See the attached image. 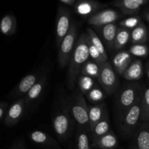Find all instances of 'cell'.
<instances>
[{"label":"cell","instance_id":"obj_1","mask_svg":"<svg viewBox=\"0 0 149 149\" xmlns=\"http://www.w3.org/2000/svg\"><path fill=\"white\" fill-rule=\"evenodd\" d=\"M89 60V37L87 33H83L78 38L75 49L68 63L67 85L70 90H73L75 88L81 69Z\"/></svg>","mask_w":149,"mask_h":149},{"label":"cell","instance_id":"obj_2","mask_svg":"<svg viewBox=\"0 0 149 149\" xmlns=\"http://www.w3.org/2000/svg\"><path fill=\"white\" fill-rule=\"evenodd\" d=\"M75 121L71 114L68 97L61 98L52 116V126L55 134L61 141L71 138L75 127Z\"/></svg>","mask_w":149,"mask_h":149},{"label":"cell","instance_id":"obj_3","mask_svg":"<svg viewBox=\"0 0 149 149\" xmlns=\"http://www.w3.org/2000/svg\"><path fill=\"white\" fill-rule=\"evenodd\" d=\"M144 89L145 87L140 83L131 81L118 90L115 97V108L118 120L141 98Z\"/></svg>","mask_w":149,"mask_h":149},{"label":"cell","instance_id":"obj_4","mask_svg":"<svg viewBox=\"0 0 149 149\" xmlns=\"http://www.w3.org/2000/svg\"><path fill=\"white\" fill-rule=\"evenodd\" d=\"M71 114L77 127L87 130L90 132L89 123V105H87L84 95L76 90L68 97Z\"/></svg>","mask_w":149,"mask_h":149},{"label":"cell","instance_id":"obj_5","mask_svg":"<svg viewBox=\"0 0 149 149\" xmlns=\"http://www.w3.org/2000/svg\"><path fill=\"white\" fill-rule=\"evenodd\" d=\"M142 97V96H141ZM141 97L130 108L123 116L118 120L119 130L121 135L126 138H130L141 122L142 106Z\"/></svg>","mask_w":149,"mask_h":149},{"label":"cell","instance_id":"obj_6","mask_svg":"<svg viewBox=\"0 0 149 149\" xmlns=\"http://www.w3.org/2000/svg\"><path fill=\"white\" fill-rule=\"evenodd\" d=\"M78 31L76 23L72 22L70 30L64 37L59 46L58 51V63L61 68H65L69 63L71 57L75 49L78 39Z\"/></svg>","mask_w":149,"mask_h":149},{"label":"cell","instance_id":"obj_7","mask_svg":"<svg viewBox=\"0 0 149 149\" xmlns=\"http://www.w3.org/2000/svg\"><path fill=\"white\" fill-rule=\"evenodd\" d=\"M97 81L107 95H111L119 88L117 73L113 68L111 63L108 61L102 64L101 71Z\"/></svg>","mask_w":149,"mask_h":149},{"label":"cell","instance_id":"obj_8","mask_svg":"<svg viewBox=\"0 0 149 149\" xmlns=\"http://www.w3.org/2000/svg\"><path fill=\"white\" fill-rule=\"evenodd\" d=\"M71 15L69 10L62 4H59L57 10L56 18V44L59 47L61 42L68 33L71 28Z\"/></svg>","mask_w":149,"mask_h":149},{"label":"cell","instance_id":"obj_9","mask_svg":"<svg viewBox=\"0 0 149 149\" xmlns=\"http://www.w3.org/2000/svg\"><path fill=\"white\" fill-rule=\"evenodd\" d=\"M122 17L120 12L111 9L102 10L87 19V23L94 28L101 27L110 23H115Z\"/></svg>","mask_w":149,"mask_h":149},{"label":"cell","instance_id":"obj_10","mask_svg":"<svg viewBox=\"0 0 149 149\" xmlns=\"http://www.w3.org/2000/svg\"><path fill=\"white\" fill-rule=\"evenodd\" d=\"M130 139L131 149H149V122H141Z\"/></svg>","mask_w":149,"mask_h":149},{"label":"cell","instance_id":"obj_11","mask_svg":"<svg viewBox=\"0 0 149 149\" xmlns=\"http://www.w3.org/2000/svg\"><path fill=\"white\" fill-rule=\"evenodd\" d=\"M44 74H45L44 71L42 70H39L26 75L15 86L11 93L13 97H25Z\"/></svg>","mask_w":149,"mask_h":149},{"label":"cell","instance_id":"obj_12","mask_svg":"<svg viewBox=\"0 0 149 149\" xmlns=\"http://www.w3.org/2000/svg\"><path fill=\"white\" fill-rule=\"evenodd\" d=\"M27 108L24 98L17 99L9 108L4 124L6 127H13L17 125L23 118Z\"/></svg>","mask_w":149,"mask_h":149},{"label":"cell","instance_id":"obj_13","mask_svg":"<svg viewBox=\"0 0 149 149\" xmlns=\"http://www.w3.org/2000/svg\"><path fill=\"white\" fill-rule=\"evenodd\" d=\"M106 7V4L96 1L91 0H79L74 7V11L81 17L88 18L100 11L101 9Z\"/></svg>","mask_w":149,"mask_h":149},{"label":"cell","instance_id":"obj_14","mask_svg":"<svg viewBox=\"0 0 149 149\" xmlns=\"http://www.w3.org/2000/svg\"><path fill=\"white\" fill-rule=\"evenodd\" d=\"M133 61L134 57L129 50H121L113 56L111 65L118 75L122 76Z\"/></svg>","mask_w":149,"mask_h":149},{"label":"cell","instance_id":"obj_15","mask_svg":"<svg viewBox=\"0 0 149 149\" xmlns=\"http://www.w3.org/2000/svg\"><path fill=\"white\" fill-rule=\"evenodd\" d=\"M148 0H119L112 2L113 6L120 9L123 14L135 16L143 6L148 2Z\"/></svg>","mask_w":149,"mask_h":149},{"label":"cell","instance_id":"obj_16","mask_svg":"<svg viewBox=\"0 0 149 149\" xmlns=\"http://www.w3.org/2000/svg\"><path fill=\"white\" fill-rule=\"evenodd\" d=\"M109 115L107 106L103 102L97 105H89V123L90 132L97 123Z\"/></svg>","mask_w":149,"mask_h":149},{"label":"cell","instance_id":"obj_17","mask_svg":"<svg viewBox=\"0 0 149 149\" xmlns=\"http://www.w3.org/2000/svg\"><path fill=\"white\" fill-rule=\"evenodd\" d=\"M91 145L97 149H115L119 146V139L111 130L106 135L92 140Z\"/></svg>","mask_w":149,"mask_h":149},{"label":"cell","instance_id":"obj_18","mask_svg":"<svg viewBox=\"0 0 149 149\" xmlns=\"http://www.w3.org/2000/svg\"><path fill=\"white\" fill-rule=\"evenodd\" d=\"M94 29L100 32V36L103 38V41L108 47L109 49H113L116 33L119 29L118 25L116 23H113L101 26V27L94 28Z\"/></svg>","mask_w":149,"mask_h":149},{"label":"cell","instance_id":"obj_19","mask_svg":"<svg viewBox=\"0 0 149 149\" xmlns=\"http://www.w3.org/2000/svg\"><path fill=\"white\" fill-rule=\"evenodd\" d=\"M31 141L41 146L47 147V148H58V143L46 132L40 130H35L30 132L29 135Z\"/></svg>","mask_w":149,"mask_h":149},{"label":"cell","instance_id":"obj_20","mask_svg":"<svg viewBox=\"0 0 149 149\" xmlns=\"http://www.w3.org/2000/svg\"><path fill=\"white\" fill-rule=\"evenodd\" d=\"M47 74H44V75L38 80V81L34 84V86L31 89V90L28 93V94L26 95L25 97H23L27 106H29L30 103H31L32 102L35 101V100H37V99L40 97V95L42 94L44 90H45V87H46V84L47 83Z\"/></svg>","mask_w":149,"mask_h":149},{"label":"cell","instance_id":"obj_21","mask_svg":"<svg viewBox=\"0 0 149 149\" xmlns=\"http://www.w3.org/2000/svg\"><path fill=\"white\" fill-rule=\"evenodd\" d=\"M143 76V67L141 60H134L130 66L124 72L123 78L129 81H136Z\"/></svg>","mask_w":149,"mask_h":149},{"label":"cell","instance_id":"obj_22","mask_svg":"<svg viewBox=\"0 0 149 149\" xmlns=\"http://www.w3.org/2000/svg\"><path fill=\"white\" fill-rule=\"evenodd\" d=\"M17 28V20L13 14L5 15L1 18L0 23V30L1 33L4 36H12L16 31Z\"/></svg>","mask_w":149,"mask_h":149},{"label":"cell","instance_id":"obj_23","mask_svg":"<svg viewBox=\"0 0 149 149\" xmlns=\"http://www.w3.org/2000/svg\"><path fill=\"white\" fill-rule=\"evenodd\" d=\"M148 35L146 26L143 23H141L131 31L130 42L132 45L145 44L148 41Z\"/></svg>","mask_w":149,"mask_h":149},{"label":"cell","instance_id":"obj_24","mask_svg":"<svg viewBox=\"0 0 149 149\" xmlns=\"http://www.w3.org/2000/svg\"><path fill=\"white\" fill-rule=\"evenodd\" d=\"M90 135V132L87 130L77 127L76 132L77 149H91Z\"/></svg>","mask_w":149,"mask_h":149},{"label":"cell","instance_id":"obj_25","mask_svg":"<svg viewBox=\"0 0 149 149\" xmlns=\"http://www.w3.org/2000/svg\"><path fill=\"white\" fill-rule=\"evenodd\" d=\"M102 64L89 60L84 65L81 71V75L91 77L95 79H98L101 71Z\"/></svg>","mask_w":149,"mask_h":149},{"label":"cell","instance_id":"obj_26","mask_svg":"<svg viewBox=\"0 0 149 149\" xmlns=\"http://www.w3.org/2000/svg\"><path fill=\"white\" fill-rule=\"evenodd\" d=\"M77 84L79 87L78 90L84 95H86L89 92L91 91L95 87L99 86L98 81H96V79L91 78V77L81 75V74L77 79Z\"/></svg>","mask_w":149,"mask_h":149},{"label":"cell","instance_id":"obj_27","mask_svg":"<svg viewBox=\"0 0 149 149\" xmlns=\"http://www.w3.org/2000/svg\"><path fill=\"white\" fill-rule=\"evenodd\" d=\"M86 33H87L89 37V40L90 42L98 49V51L100 52V55H101L102 58H103L106 62L108 61V54L106 52V49H105V47L103 45V42H102L101 39H100L98 36H97V33L95 31L94 29H91V28H87V31H86Z\"/></svg>","mask_w":149,"mask_h":149},{"label":"cell","instance_id":"obj_28","mask_svg":"<svg viewBox=\"0 0 149 149\" xmlns=\"http://www.w3.org/2000/svg\"><path fill=\"white\" fill-rule=\"evenodd\" d=\"M111 130V129L110 127V119H109V115H107L103 120L97 123L91 131L90 135H91L92 140L106 135Z\"/></svg>","mask_w":149,"mask_h":149},{"label":"cell","instance_id":"obj_29","mask_svg":"<svg viewBox=\"0 0 149 149\" xmlns=\"http://www.w3.org/2000/svg\"><path fill=\"white\" fill-rule=\"evenodd\" d=\"M132 31L123 27H119L114 42V49H122L130 41Z\"/></svg>","mask_w":149,"mask_h":149},{"label":"cell","instance_id":"obj_30","mask_svg":"<svg viewBox=\"0 0 149 149\" xmlns=\"http://www.w3.org/2000/svg\"><path fill=\"white\" fill-rule=\"evenodd\" d=\"M106 96L107 95L99 85L89 92L86 95H84V97L86 100L91 103V105H97L103 103L104 100L106 98Z\"/></svg>","mask_w":149,"mask_h":149},{"label":"cell","instance_id":"obj_31","mask_svg":"<svg viewBox=\"0 0 149 149\" xmlns=\"http://www.w3.org/2000/svg\"><path fill=\"white\" fill-rule=\"evenodd\" d=\"M142 117L141 122H149V85L145 87L141 97Z\"/></svg>","mask_w":149,"mask_h":149},{"label":"cell","instance_id":"obj_32","mask_svg":"<svg viewBox=\"0 0 149 149\" xmlns=\"http://www.w3.org/2000/svg\"><path fill=\"white\" fill-rule=\"evenodd\" d=\"M129 52L133 57L144 58L148 55L149 49L148 46L145 44H138V45H132L130 47Z\"/></svg>","mask_w":149,"mask_h":149},{"label":"cell","instance_id":"obj_33","mask_svg":"<svg viewBox=\"0 0 149 149\" xmlns=\"http://www.w3.org/2000/svg\"><path fill=\"white\" fill-rule=\"evenodd\" d=\"M141 23H142L141 18L140 17H138V16H131V17H127V18L119 22V26H120V27H123L132 31L137 26H139Z\"/></svg>","mask_w":149,"mask_h":149},{"label":"cell","instance_id":"obj_34","mask_svg":"<svg viewBox=\"0 0 149 149\" xmlns=\"http://www.w3.org/2000/svg\"><path fill=\"white\" fill-rule=\"evenodd\" d=\"M89 53H90V59L91 61H95L99 64H103L106 63L100 55L98 49L90 42L89 40Z\"/></svg>","mask_w":149,"mask_h":149},{"label":"cell","instance_id":"obj_35","mask_svg":"<svg viewBox=\"0 0 149 149\" xmlns=\"http://www.w3.org/2000/svg\"><path fill=\"white\" fill-rule=\"evenodd\" d=\"M9 105L7 102H1L0 103V121L1 122H4L7 113L9 110Z\"/></svg>","mask_w":149,"mask_h":149},{"label":"cell","instance_id":"obj_36","mask_svg":"<svg viewBox=\"0 0 149 149\" xmlns=\"http://www.w3.org/2000/svg\"><path fill=\"white\" fill-rule=\"evenodd\" d=\"M10 149H26V144H25V142L23 141L18 140V141H16L13 143Z\"/></svg>","mask_w":149,"mask_h":149},{"label":"cell","instance_id":"obj_37","mask_svg":"<svg viewBox=\"0 0 149 149\" xmlns=\"http://www.w3.org/2000/svg\"><path fill=\"white\" fill-rule=\"evenodd\" d=\"M60 4H62L65 6H68V7H74L77 4V0H60Z\"/></svg>","mask_w":149,"mask_h":149},{"label":"cell","instance_id":"obj_38","mask_svg":"<svg viewBox=\"0 0 149 149\" xmlns=\"http://www.w3.org/2000/svg\"><path fill=\"white\" fill-rule=\"evenodd\" d=\"M146 76L149 80V63H148V66H147V68H146Z\"/></svg>","mask_w":149,"mask_h":149},{"label":"cell","instance_id":"obj_39","mask_svg":"<svg viewBox=\"0 0 149 149\" xmlns=\"http://www.w3.org/2000/svg\"><path fill=\"white\" fill-rule=\"evenodd\" d=\"M145 17H146V20L149 22V13H146V14L145 15Z\"/></svg>","mask_w":149,"mask_h":149},{"label":"cell","instance_id":"obj_40","mask_svg":"<svg viewBox=\"0 0 149 149\" xmlns=\"http://www.w3.org/2000/svg\"><path fill=\"white\" fill-rule=\"evenodd\" d=\"M47 149H52V148H47Z\"/></svg>","mask_w":149,"mask_h":149},{"label":"cell","instance_id":"obj_41","mask_svg":"<svg viewBox=\"0 0 149 149\" xmlns=\"http://www.w3.org/2000/svg\"><path fill=\"white\" fill-rule=\"evenodd\" d=\"M148 37H149V35H148Z\"/></svg>","mask_w":149,"mask_h":149}]
</instances>
